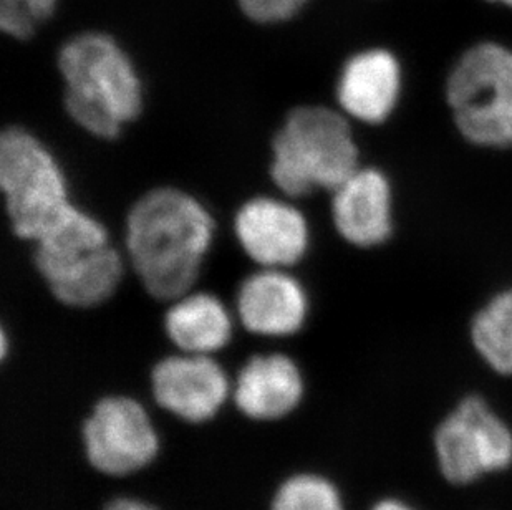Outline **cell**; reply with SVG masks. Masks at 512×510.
Returning <instances> with one entry per match:
<instances>
[{
  "mask_svg": "<svg viewBox=\"0 0 512 510\" xmlns=\"http://www.w3.org/2000/svg\"><path fill=\"white\" fill-rule=\"evenodd\" d=\"M213 216L193 194L160 186L136 199L125 222L126 260L153 299L194 289L214 242Z\"/></svg>",
  "mask_w": 512,
  "mask_h": 510,
  "instance_id": "1",
  "label": "cell"
},
{
  "mask_svg": "<svg viewBox=\"0 0 512 510\" xmlns=\"http://www.w3.org/2000/svg\"><path fill=\"white\" fill-rule=\"evenodd\" d=\"M63 106L87 135L115 141L138 120L145 106L140 73L130 55L110 35L85 32L58 52Z\"/></svg>",
  "mask_w": 512,
  "mask_h": 510,
  "instance_id": "2",
  "label": "cell"
},
{
  "mask_svg": "<svg viewBox=\"0 0 512 510\" xmlns=\"http://www.w3.org/2000/svg\"><path fill=\"white\" fill-rule=\"evenodd\" d=\"M358 168L348 116L329 106H297L272 138L269 176L287 198H305L319 189L332 193Z\"/></svg>",
  "mask_w": 512,
  "mask_h": 510,
  "instance_id": "3",
  "label": "cell"
},
{
  "mask_svg": "<svg viewBox=\"0 0 512 510\" xmlns=\"http://www.w3.org/2000/svg\"><path fill=\"white\" fill-rule=\"evenodd\" d=\"M125 262L107 227L83 209L34 244L35 270L65 307L95 308L112 299Z\"/></svg>",
  "mask_w": 512,
  "mask_h": 510,
  "instance_id": "4",
  "label": "cell"
},
{
  "mask_svg": "<svg viewBox=\"0 0 512 510\" xmlns=\"http://www.w3.org/2000/svg\"><path fill=\"white\" fill-rule=\"evenodd\" d=\"M0 189L10 229L32 244L73 204L54 151L24 126L0 135Z\"/></svg>",
  "mask_w": 512,
  "mask_h": 510,
  "instance_id": "5",
  "label": "cell"
},
{
  "mask_svg": "<svg viewBox=\"0 0 512 510\" xmlns=\"http://www.w3.org/2000/svg\"><path fill=\"white\" fill-rule=\"evenodd\" d=\"M431 441L438 471L451 486H471L512 467V426L476 393L443 416Z\"/></svg>",
  "mask_w": 512,
  "mask_h": 510,
  "instance_id": "6",
  "label": "cell"
},
{
  "mask_svg": "<svg viewBox=\"0 0 512 510\" xmlns=\"http://www.w3.org/2000/svg\"><path fill=\"white\" fill-rule=\"evenodd\" d=\"M456 125L474 145H512V52L479 44L459 58L448 80Z\"/></svg>",
  "mask_w": 512,
  "mask_h": 510,
  "instance_id": "7",
  "label": "cell"
},
{
  "mask_svg": "<svg viewBox=\"0 0 512 510\" xmlns=\"http://www.w3.org/2000/svg\"><path fill=\"white\" fill-rule=\"evenodd\" d=\"M83 453L103 476L143 471L160 453V436L145 406L123 395L105 396L82 426Z\"/></svg>",
  "mask_w": 512,
  "mask_h": 510,
  "instance_id": "8",
  "label": "cell"
},
{
  "mask_svg": "<svg viewBox=\"0 0 512 510\" xmlns=\"http://www.w3.org/2000/svg\"><path fill=\"white\" fill-rule=\"evenodd\" d=\"M232 229L242 252L257 267L292 269L309 252V222L287 196L247 199L237 209Z\"/></svg>",
  "mask_w": 512,
  "mask_h": 510,
  "instance_id": "9",
  "label": "cell"
},
{
  "mask_svg": "<svg viewBox=\"0 0 512 510\" xmlns=\"http://www.w3.org/2000/svg\"><path fill=\"white\" fill-rule=\"evenodd\" d=\"M150 383L158 406L184 423H208L232 395L228 373L209 355L178 352L161 358Z\"/></svg>",
  "mask_w": 512,
  "mask_h": 510,
  "instance_id": "10",
  "label": "cell"
},
{
  "mask_svg": "<svg viewBox=\"0 0 512 510\" xmlns=\"http://www.w3.org/2000/svg\"><path fill=\"white\" fill-rule=\"evenodd\" d=\"M290 269L259 267L242 280L236 312L242 327L266 338L292 337L309 318V294Z\"/></svg>",
  "mask_w": 512,
  "mask_h": 510,
  "instance_id": "11",
  "label": "cell"
},
{
  "mask_svg": "<svg viewBox=\"0 0 512 510\" xmlns=\"http://www.w3.org/2000/svg\"><path fill=\"white\" fill-rule=\"evenodd\" d=\"M304 393V376L294 358L284 353H264L242 365L231 398L246 418L269 423L294 413Z\"/></svg>",
  "mask_w": 512,
  "mask_h": 510,
  "instance_id": "12",
  "label": "cell"
},
{
  "mask_svg": "<svg viewBox=\"0 0 512 510\" xmlns=\"http://www.w3.org/2000/svg\"><path fill=\"white\" fill-rule=\"evenodd\" d=\"M332 196V219L342 239L357 247L387 241L392 232V193L380 171L358 168Z\"/></svg>",
  "mask_w": 512,
  "mask_h": 510,
  "instance_id": "13",
  "label": "cell"
},
{
  "mask_svg": "<svg viewBox=\"0 0 512 510\" xmlns=\"http://www.w3.org/2000/svg\"><path fill=\"white\" fill-rule=\"evenodd\" d=\"M400 63L385 49L363 50L348 58L337 83V102L348 118L382 123L397 105Z\"/></svg>",
  "mask_w": 512,
  "mask_h": 510,
  "instance_id": "14",
  "label": "cell"
},
{
  "mask_svg": "<svg viewBox=\"0 0 512 510\" xmlns=\"http://www.w3.org/2000/svg\"><path fill=\"white\" fill-rule=\"evenodd\" d=\"M163 325L178 352L209 357L228 347L234 333V318L223 300L194 289L171 300Z\"/></svg>",
  "mask_w": 512,
  "mask_h": 510,
  "instance_id": "15",
  "label": "cell"
},
{
  "mask_svg": "<svg viewBox=\"0 0 512 510\" xmlns=\"http://www.w3.org/2000/svg\"><path fill=\"white\" fill-rule=\"evenodd\" d=\"M471 342L491 370L512 375V290L498 295L474 317Z\"/></svg>",
  "mask_w": 512,
  "mask_h": 510,
  "instance_id": "16",
  "label": "cell"
},
{
  "mask_svg": "<svg viewBox=\"0 0 512 510\" xmlns=\"http://www.w3.org/2000/svg\"><path fill=\"white\" fill-rule=\"evenodd\" d=\"M271 510H347V506L339 487L329 477L299 472L277 487Z\"/></svg>",
  "mask_w": 512,
  "mask_h": 510,
  "instance_id": "17",
  "label": "cell"
},
{
  "mask_svg": "<svg viewBox=\"0 0 512 510\" xmlns=\"http://www.w3.org/2000/svg\"><path fill=\"white\" fill-rule=\"evenodd\" d=\"M57 0H0V29L12 39L27 40L55 12Z\"/></svg>",
  "mask_w": 512,
  "mask_h": 510,
  "instance_id": "18",
  "label": "cell"
},
{
  "mask_svg": "<svg viewBox=\"0 0 512 510\" xmlns=\"http://www.w3.org/2000/svg\"><path fill=\"white\" fill-rule=\"evenodd\" d=\"M247 19L256 24H281L304 9L309 0H237Z\"/></svg>",
  "mask_w": 512,
  "mask_h": 510,
  "instance_id": "19",
  "label": "cell"
},
{
  "mask_svg": "<svg viewBox=\"0 0 512 510\" xmlns=\"http://www.w3.org/2000/svg\"><path fill=\"white\" fill-rule=\"evenodd\" d=\"M105 510H158L151 504L133 499V497H118L115 501L110 502Z\"/></svg>",
  "mask_w": 512,
  "mask_h": 510,
  "instance_id": "20",
  "label": "cell"
},
{
  "mask_svg": "<svg viewBox=\"0 0 512 510\" xmlns=\"http://www.w3.org/2000/svg\"><path fill=\"white\" fill-rule=\"evenodd\" d=\"M370 510H420L413 506L410 502L400 497H383L380 501L375 502Z\"/></svg>",
  "mask_w": 512,
  "mask_h": 510,
  "instance_id": "21",
  "label": "cell"
},
{
  "mask_svg": "<svg viewBox=\"0 0 512 510\" xmlns=\"http://www.w3.org/2000/svg\"><path fill=\"white\" fill-rule=\"evenodd\" d=\"M488 2H498V4L509 5V7H512V0H488Z\"/></svg>",
  "mask_w": 512,
  "mask_h": 510,
  "instance_id": "22",
  "label": "cell"
}]
</instances>
